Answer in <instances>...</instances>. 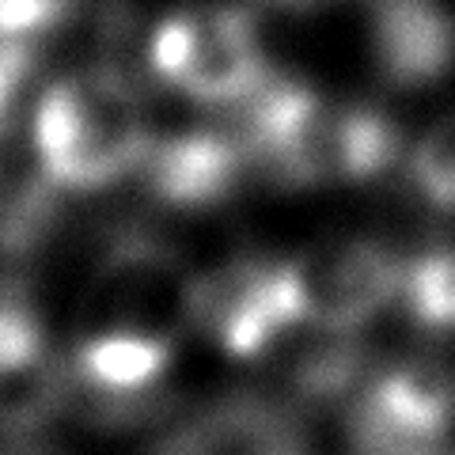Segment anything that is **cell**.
I'll use <instances>...</instances> for the list:
<instances>
[{
	"label": "cell",
	"instance_id": "7a4b0ae2",
	"mask_svg": "<svg viewBox=\"0 0 455 455\" xmlns=\"http://www.w3.org/2000/svg\"><path fill=\"white\" fill-rule=\"evenodd\" d=\"M152 148L145 103L122 73L57 80L35 107V152L46 182L99 190L145 164Z\"/></svg>",
	"mask_w": 455,
	"mask_h": 455
},
{
	"label": "cell",
	"instance_id": "277c9868",
	"mask_svg": "<svg viewBox=\"0 0 455 455\" xmlns=\"http://www.w3.org/2000/svg\"><path fill=\"white\" fill-rule=\"evenodd\" d=\"M190 323L239 361L274 353L304 323L284 262H228L190 284Z\"/></svg>",
	"mask_w": 455,
	"mask_h": 455
},
{
	"label": "cell",
	"instance_id": "7c38bea8",
	"mask_svg": "<svg viewBox=\"0 0 455 455\" xmlns=\"http://www.w3.org/2000/svg\"><path fill=\"white\" fill-rule=\"evenodd\" d=\"M406 311L425 334H455V247H433L403 269Z\"/></svg>",
	"mask_w": 455,
	"mask_h": 455
},
{
	"label": "cell",
	"instance_id": "8fae6325",
	"mask_svg": "<svg viewBox=\"0 0 455 455\" xmlns=\"http://www.w3.org/2000/svg\"><path fill=\"white\" fill-rule=\"evenodd\" d=\"M175 357V338L140 331H99L84 334L76 346V368L99 395H140L167 372Z\"/></svg>",
	"mask_w": 455,
	"mask_h": 455
},
{
	"label": "cell",
	"instance_id": "5b68a950",
	"mask_svg": "<svg viewBox=\"0 0 455 455\" xmlns=\"http://www.w3.org/2000/svg\"><path fill=\"white\" fill-rule=\"evenodd\" d=\"M190 284L182 262L152 239H122L84 296V334L140 331L179 338L190 323Z\"/></svg>",
	"mask_w": 455,
	"mask_h": 455
},
{
	"label": "cell",
	"instance_id": "9a60e30c",
	"mask_svg": "<svg viewBox=\"0 0 455 455\" xmlns=\"http://www.w3.org/2000/svg\"><path fill=\"white\" fill-rule=\"evenodd\" d=\"M35 73V50L16 46V42H0V137H4L12 110L20 103V92Z\"/></svg>",
	"mask_w": 455,
	"mask_h": 455
},
{
	"label": "cell",
	"instance_id": "30bf717a",
	"mask_svg": "<svg viewBox=\"0 0 455 455\" xmlns=\"http://www.w3.org/2000/svg\"><path fill=\"white\" fill-rule=\"evenodd\" d=\"M243 164H247V152L232 137L182 133L152 145L140 167H145L148 190L164 205L205 209L235 190Z\"/></svg>",
	"mask_w": 455,
	"mask_h": 455
},
{
	"label": "cell",
	"instance_id": "4fadbf2b",
	"mask_svg": "<svg viewBox=\"0 0 455 455\" xmlns=\"http://www.w3.org/2000/svg\"><path fill=\"white\" fill-rule=\"evenodd\" d=\"M410 171H414V182L425 194V202H433L436 209H455V114L440 118L421 137Z\"/></svg>",
	"mask_w": 455,
	"mask_h": 455
},
{
	"label": "cell",
	"instance_id": "8992f818",
	"mask_svg": "<svg viewBox=\"0 0 455 455\" xmlns=\"http://www.w3.org/2000/svg\"><path fill=\"white\" fill-rule=\"evenodd\" d=\"M289 266L292 296L304 323L319 331H353L383 311L403 289V262L372 239L323 243Z\"/></svg>",
	"mask_w": 455,
	"mask_h": 455
},
{
	"label": "cell",
	"instance_id": "5bb4252c",
	"mask_svg": "<svg viewBox=\"0 0 455 455\" xmlns=\"http://www.w3.org/2000/svg\"><path fill=\"white\" fill-rule=\"evenodd\" d=\"M76 0H0V42L31 46L35 38L57 31Z\"/></svg>",
	"mask_w": 455,
	"mask_h": 455
},
{
	"label": "cell",
	"instance_id": "6da1fadb",
	"mask_svg": "<svg viewBox=\"0 0 455 455\" xmlns=\"http://www.w3.org/2000/svg\"><path fill=\"white\" fill-rule=\"evenodd\" d=\"M239 145L247 160L289 187H338L383 175L398 152V133L368 107H331L304 84L269 76L251 95Z\"/></svg>",
	"mask_w": 455,
	"mask_h": 455
},
{
	"label": "cell",
	"instance_id": "2e32d148",
	"mask_svg": "<svg viewBox=\"0 0 455 455\" xmlns=\"http://www.w3.org/2000/svg\"><path fill=\"white\" fill-rule=\"evenodd\" d=\"M277 4H292V8H307V4H323V0H277Z\"/></svg>",
	"mask_w": 455,
	"mask_h": 455
},
{
	"label": "cell",
	"instance_id": "3957f363",
	"mask_svg": "<svg viewBox=\"0 0 455 455\" xmlns=\"http://www.w3.org/2000/svg\"><path fill=\"white\" fill-rule=\"evenodd\" d=\"M148 68L202 103H239L269 80L254 20L243 8H190L156 23Z\"/></svg>",
	"mask_w": 455,
	"mask_h": 455
},
{
	"label": "cell",
	"instance_id": "52a82bcc",
	"mask_svg": "<svg viewBox=\"0 0 455 455\" xmlns=\"http://www.w3.org/2000/svg\"><path fill=\"white\" fill-rule=\"evenodd\" d=\"M372 57L398 92L429 88L455 68V20L436 0H376Z\"/></svg>",
	"mask_w": 455,
	"mask_h": 455
},
{
	"label": "cell",
	"instance_id": "ba28073f",
	"mask_svg": "<svg viewBox=\"0 0 455 455\" xmlns=\"http://www.w3.org/2000/svg\"><path fill=\"white\" fill-rule=\"evenodd\" d=\"M61 403V368L35 307L0 296V429H35Z\"/></svg>",
	"mask_w": 455,
	"mask_h": 455
},
{
	"label": "cell",
	"instance_id": "9c48e42d",
	"mask_svg": "<svg viewBox=\"0 0 455 455\" xmlns=\"http://www.w3.org/2000/svg\"><path fill=\"white\" fill-rule=\"evenodd\" d=\"M353 418L391 436L440 444L455 425V368L436 357L395 364L368 387Z\"/></svg>",
	"mask_w": 455,
	"mask_h": 455
}]
</instances>
